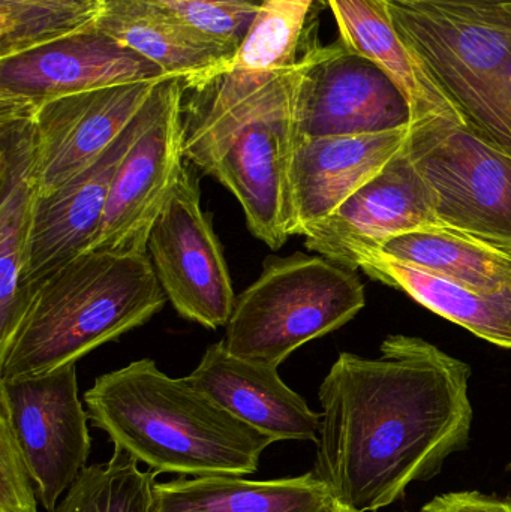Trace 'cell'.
<instances>
[{
	"instance_id": "cell-4",
	"label": "cell",
	"mask_w": 511,
	"mask_h": 512,
	"mask_svg": "<svg viewBox=\"0 0 511 512\" xmlns=\"http://www.w3.org/2000/svg\"><path fill=\"white\" fill-rule=\"evenodd\" d=\"M167 303L149 255L86 252L48 274L0 343V379L41 375L146 324Z\"/></svg>"
},
{
	"instance_id": "cell-23",
	"label": "cell",
	"mask_w": 511,
	"mask_h": 512,
	"mask_svg": "<svg viewBox=\"0 0 511 512\" xmlns=\"http://www.w3.org/2000/svg\"><path fill=\"white\" fill-rule=\"evenodd\" d=\"M372 251L471 288L492 291L511 285L510 254L452 228L411 231L386 240Z\"/></svg>"
},
{
	"instance_id": "cell-10",
	"label": "cell",
	"mask_w": 511,
	"mask_h": 512,
	"mask_svg": "<svg viewBox=\"0 0 511 512\" xmlns=\"http://www.w3.org/2000/svg\"><path fill=\"white\" fill-rule=\"evenodd\" d=\"M0 408L11 421L42 508L53 511L87 468L92 448L89 414L78 397L77 367L0 379Z\"/></svg>"
},
{
	"instance_id": "cell-15",
	"label": "cell",
	"mask_w": 511,
	"mask_h": 512,
	"mask_svg": "<svg viewBox=\"0 0 511 512\" xmlns=\"http://www.w3.org/2000/svg\"><path fill=\"white\" fill-rule=\"evenodd\" d=\"M153 80L168 77L155 63L98 29L0 60V95L35 105L72 93Z\"/></svg>"
},
{
	"instance_id": "cell-12",
	"label": "cell",
	"mask_w": 511,
	"mask_h": 512,
	"mask_svg": "<svg viewBox=\"0 0 511 512\" xmlns=\"http://www.w3.org/2000/svg\"><path fill=\"white\" fill-rule=\"evenodd\" d=\"M431 227L444 225L435 215L431 189L404 149L335 212L306 225L299 236L305 237L308 251L338 264L354 249L378 248L392 237Z\"/></svg>"
},
{
	"instance_id": "cell-28",
	"label": "cell",
	"mask_w": 511,
	"mask_h": 512,
	"mask_svg": "<svg viewBox=\"0 0 511 512\" xmlns=\"http://www.w3.org/2000/svg\"><path fill=\"white\" fill-rule=\"evenodd\" d=\"M35 481L8 414L0 408V512H39Z\"/></svg>"
},
{
	"instance_id": "cell-26",
	"label": "cell",
	"mask_w": 511,
	"mask_h": 512,
	"mask_svg": "<svg viewBox=\"0 0 511 512\" xmlns=\"http://www.w3.org/2000/svg\"><path fill=\"white\" fill-rule=\"evenodd\" d=\"M312 3L314 0H263L231 69L272 74L296 65Z\"/></svg>"
},
{
	"instance_id": "cell-30",
	"label": "cell",
	"mask_w": 511,
	"mask_h": 512,
	"mask_svg": "<svg viewBox=\"0 0 511 512\" xmlns=\"http://www.w3.org/2000/svg\"><path fill=\"white\" fill-rule=\"evenodd\" d=\"M156 2H164V3H170V2H186V0H156Z\"/></svg>"
},
{
	"instance_id": "cell-6",
	"label": "cell",
	"mask_w": 511,
	"mask_h": 512,
	"mask_svg": "<svg viewBox=\"0 0 511 512\" xmlns=\"http://www.w3.org/2000/svg\"><path fill=\"white\" fill-rule=\"evenodd\" d=\"M356 271L324 256H267L225 325L231 354L281 366L300 346L344 327L365 307Z\"/></svg>"
},
{
	"instance_id": "cell-16",
	"label": "cell",
	"mask_w": 511,
	"mask_h": 512,
	"mask_svg": "<svg viewBox=\"0 0 511 512\" xmlns=\"http://www.w3.org/2000/svg\"><path fill=\"white\" fill-rule=\"evenodd\" d=\"M143 110L95 164L53 194L38 198L23 273L24 291L29 300L36 283L72 259L92 251L111 182L140 131Z\"/></svg>"
},
{
	"instance_id": "cell-29",
	"label": "cell",
	"mask_w": 511,
	"mask_h": 512,
	"mask_svg": "<svg viewBox=\"0 0 511 512\" xmlns=\"http://www.w3.org/2000/svg\"><path fill=\"white\" fill-rule=\"evenodd\" d=\"M420 512H511V498H498L476 490L444 493Z\"/></svg>"
},
{
	"instance_id": "cell-19",
	"label": "cell",
	"mask_w": 511,
	"mask_h": 512,
	"mask_svg": "<svg viewBox=\"0 0 511 512\" xmlns=\"http://www.w3.org/2000/svg\"><path fill=\"white\" fill-rule=\"evenodd\" d=\"M96 29L195 89L233 68L240 47L186 24L155 0H105Z\"/></svg>"
},
{
	"instance_id": "cell-20",
	"label": "cell",
	"mask_w": 511,
	"mask_h": 512,
	"mask_svg": "<svg viewBox=\"0 0 511 512\" xmlns=\"http://www.w3.org/2000/svg\"><path fill=\"white\" fill-rule=\"evenodd\" d=\"M338 264L351 270L359 268L371 279L401 289L480 339L511 349V285L492 291L471 288L372 249L348 252Z\"/></svg>"
},
{
	"instance_id": "cell-21",
	"label": "cell",
	"mask_w": 511,
	"mask_h": 512,
	"mask_svg": "<svg viewBox=\"0 0 511 512\" xmlns=\"http://www.w3.org/2000/svg\"><path fill=\"white\" fill-rule=\"evenodd\" d=\"M338 24L342 47L365 57L386 72L404 93L413 123L432 117L464 122L449 99L426 74L407 47L395 24L387 0H326ZM465 123V122H464Z\"/></svg>"
},
{
	"instance_id": "cell-25",
	"label": "cell",
	"mask_w": 511,
	"mask_h": 512,
	"mask_svg": "<svg viewBox=\"0 0 511 512\" xmlns=\"http://www.w3.org/2000/svg\"><path fill=\"white\" fill-rule=\"evenodd\" d=\"M114 448L108 462L87 466L50 512H155L158 472Z\"/></svg>"
},
{
	"instance_id": "cell-9",
	"label": "cell",
	"mask_w": 511,
	"mask_h": 512,
	"mask_svg": "<svg viewBox=\"0 0 511 512\" xmlns=\"http://www.w3.org/2000/svg\"><path fill=\"white\" fill-rule=\"evenodd\" d=\"M156 277L182 318L207 330L225 327L233 280L212 215L201 207L200 177L185 165L147 242Z\"/></svg>"
},
{
	"instance_id": "cell-17",
	"label": "cell",
	"mask_w": 511,
	"mask_h": 512,
	"mask_svg": "<svg viewBox=\"0 0 511 512\" xmlns=\"http://www.w3.org/2000/svg\"><path fill=\"white\" fill-rule=\"evenodd\" d=\"M279 367L231 354L224 340L207 346L198 366L185 376L225 411L275 442L318 441L321 414L291 390Z\"/></svg>"
},
{
	"instance_id": "cell-27",
	"label": "cell",
	"mask_w": 511,
	"mask_h": 512,
	"mask_svg": "<svg viewBox=\"0 0 511 512\" xmlns=\"http://www.w3.org/2000/svg\"><path fill=\"white\" fill-rule=\"evenodd\" d=\"M158 3L167 6L194 29L237 47L242 45L243 39L248 35L261 5L257 0H186Z\"/></svg>"
},
{
	"instance_id": "cell-1",
	"label": "cell",
	"mask_w": 511,
	"mask_h": 512,
	"mask_svg": "<svg viewBox=\"0 0 511 512\" xmlns=\"http://www.w3.org/2000/svg\"><path fill=\"white\" fill-rule=\"evenodd\" d=\"M378 358L342 352L321 382L312 474L351 512L378 511L437 477L473 426L471 369L420 337L393 334Z\"/></svg>"
},
{
	"instance_id": "cell-11",
	"label": "cell",
	"mask_w": 511,
	"mask_h": 512,
	"mask_svg": "<svg viewBox=\"0 0 511 512\" xmlns=\"http://www.w3.org/2000/svg\"><path fill=\"white\" fill-rule=\"evenodd\" d=\"M162 81L102 87L39 104L35 113L39 197L53 194L95 164L146 107Z\"/></svg>"
},
{
	"instance_id": "cell-18",
	"label": "cell",
	"mask_w": 511,
	"mask_h": 512,
	"mask_svg": "<svg viewBox=\"0 0 511 512\" xmlns=\"http://www.w3.org/2000/svg\"><path fill=\"white\" fill-rule=\"evenodd\" d=\"M411 126L380 134L300 137L291 170L296 236L335 212L407 146Z\"/></svg>"
},
{
	"instance_id": "cell-31",
	"label": "cell",
	"mask_w": 511,
	"mask_h": 512,
	"mask_svg": "<svg viewBox=\"0 0 511 512\" xmlns=\"http://www.w3.org/2000/svg\"><path fill=\"white\" fill-rule=\"evenodd\" d=\"M398 2H416V0H398Z\"/></svg>"
},
{
	"instance_id": "cell-33",
	"label": "cell",
	"mask_w": 511,
	"mask_h": 512,
	"mask_svg": "<svg viewBox=\"0 0 511 512\" xmlns=\"http://www.w3.org/2000/svg\"><path fill=\"white\" fill-rule=\"evenodd\" d=\"M257 2H263V0H257Z\"/></svg>"
},
{
	"instance_id": "cell-3",
	"label": "cell",
	"mask_w": 511,
	"mask_h": 512,
	"mask_svg": "<svg viewBox=\"0 0 511 512\" xmlns=\"http://www.w3.org/2000/svg\"><path fill=\"white\" fill-rule=\"evenodd\" d=\"M90 423L158 474H255L275 439L258 432L150 358L98 376L84 394Z\"/></svg>"
},
{
	"instance_id": "cell-32",
	"label": "cell",
	"mask_w": 511,
	"mask_h": 512,
	"mask_svg": "<svg viewBox=\"0 0 511 512\" xmlns=\"http://www.w3.org/2000/svg\"><path fill=\"white\" fill-rule=\"evenodd\" d=\"M507 469H509V471L511 472V459H510L509 465H507Z\"/></svg>"
},
{
	"instance_id": "cell-7",
	"label": "cell",
	"mask_w": 511,
	"mask_h": 512,
	"mask_svg": "<svg viewBox=\"0 0 511 512\" xmlns=\"http://www.w3.org/2000/svg\"><path fill=\"white\" fill-rule=\"evenodd\" d=\"M405 149L441 224L511 255L510 153L447 117L411 125Z\"/></svg>"
},
{
	"instance_id": "cell-24",
	"label": "cell",
	"mask_w": 511,
	"mask_h": 512,
	"mask_svg": "<svg viewBox=\"0 0 511 512\" xmlns=\"http://www.w3.org/2000/svg\"><path fill=\"white\" fill-rule=\"evenodd\" d=\"M105 0H0V60L98 26Z\"/></svg>"
},
{
	"instance_id": "cell-2",
	"label": "cell",
	"mask_w": 511,
	"mask_h": 512,
	"mask_svg": "<svg viewBox=\"0 0 511 512\" xmlns=\"http://www.w3.org/2000/svg\"><path fill=\"white\" fill-rule=\"evenodd\" d=\"M321 53L272 74L230 69L183 104L186 161L236 197L252 236L273 251L296 236L291 170L303 93Z\"/></svg>"
},
{
	"instance_id": "cell-22",
	"label": "cell",
	"mask_w": 511,
	"mask_h": 512,
	"mask_svg": "<svg viewBox=\"0 0 511 512\" xmlns=\"http://www.w3.org/2000/svg\"><path fill=\"white\" fill-rule=\"evenodd\" d=\"M155 512H351L312 472L246 480L240 475L177 478L156 483Z\"/></svg>"
},
{
	"instance_id": "cell-5",
	"label": "cell",
	"mask_w": 511,
	"mask_h": 512,
	"mask_svg": "<svg viewBox=\"0 0 511 512\" xmlns=\"http://www.w3.org/2000/svg\"><path fill=\"white\" fill-rule=\"evenodd\" d=\"M393 24L477 134L511 155V0H387Z\"/></svg>"
},
{
	"instance_id": "cell-13",
	"label": "cell",
	"mask_w": 511,
	"mask_h": 512,
	"mask_svg": "<svg viewBox=\"0 0 511 512\" xmlns=\"http://www.w3.org/2000/svg\"><path fill=\"white\" fill-rule=\"evenodd\" d=\"M411 123L410 104L386 72L342 44L323 48L303 93L300 137L380 134Z\"/></svg>"
},
{
	"instance_id": "cell-14",
	"label": "cell",
	"mask_w": 511,
	"mask_h": 512,
	"mask_svg": "<svg viewBox=\"0 0 511 512\" xmlns=\"http://www.w3.org/2000/svg\"><path fill=\"white\" fill-rule=\"evenodd\" d=\"M36 107L0 95V343L29 303L23 273L39 198Z\"/></svg>"
},
{
	"instance_id": "cell-8",
	"label": "cell",
	"mask_w": 511,
	"mask_h": 512,
	"mask_svg": "<svg viewBox=\"0 0 511 512\" xmlns=\"http://www.w3.org/2000/svg\"><path fill=\"white\" fill-rule=\"evenodd\" d=\"M183 93V81L170 78L144 107L140 131L111 182L93 252L149 255L150 231L186 165Z\"/></svg>"
}]
</instances>
